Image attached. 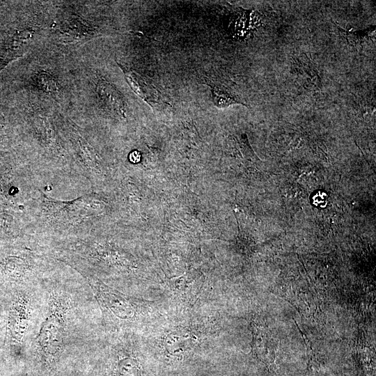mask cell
<instances>
[{"label":"cell","instance_id":"cell-1","mask_svg":"<svg viewBox=\"0 0 376 376\" xmlns=\"http://www.w3.org/2000/svg\"><path fill=\"white\" fill-rule=\"evenodd\" d=\"M47 316L43 322L38 337L40 352L49 363L58 358L61 350L66 318L70 308V299L64 292L51 295Z\"/></svg>","mask_w":376,"mask_h":376},{"label":"cell","instance_id":"cell-2","mask_svg":"<svg viewBox=\"0 0 376 376\" xmlns=\"http://www.w3.org/2000/svg\"><path fill=\"white\" fill-rule=\"evenodd\" d=\"M8 300L4 347L13 352L22 344L31 318V306L29 296L23 291H12Z\"/></svg>","mask_w":376,"mask_h":376},{"label":"cell","instance_id":"cell-3","mask_svg":"<svg viewBox=\"0 0 376 376\" xmlns=\"http://www.w3.org/2000/svg\"><path fill=\"white\" fill-rule=\"evenodd\" d=\"M118 65L125 75L126 81L139 97L152 107L162 102L159 91L148 80L133 70Z\"/></svg>","mask_w":376,"mask_h":376},{"label":"cell","instance_id":"cell-4","mask_svg":"<svg viewBox=\"0 0 376 376\" xmlns=\"http://www.w3.org/2000/svg\"><path fill=\"white\" fill-rule=\"evenodd\" d=\"M195 338L186 330H176L167 335L164 340L166 350L173 356H182L194 345Z\"/></svg>","mask_w":376,"mask_h":376},{"label":"cell","instance_id":"cell-5","mask_svg":"<svg viewBox=\"0 0 376 376\" xmlns=\"http://www.w3.org/2000/svg\"><path fill=\"white\" fill-rule=\"evenodd\" d=\"M294 70L301 83L306 87L318 88L320 77L316 68L308 58H296Z\"/></svg>","mask_w":376,"mask_h":376},{"label":"cell","instance_id":"cell-6","mask_svg":"<svg viewBox=\"0 0 376 376\" xmlns=\"http://www.w3.org/2000/svg\"><path fill=\"white\" fill-rule=\"evenodd\" d=\"M211 88L213 101L217 107L224 108L233 104H242L246 106V104H244L238 97L233 95L226 89H224L217 86H212Z\"/></svg>","mask_w":376,"mask_h":376},{"label":"cell","instance_id":"cell-7","mask_svg":"<svg viewBox=\"0 0 376 376\" xmlns=\"http://www.w3.org/2000/svg\"><path fill=\"white\" fill-rule=\"evenodd\" d=\"M103 294L104 301L117 315L126 316L132 314V308L125 299L112 293L104 292Z\"/></svg>","mask_w":376,"mask_h":376},{"label":"cell","instance_id":"cell-8","mask_svg":"<svg viewBox=\"0 0 376 376\" xmlns=\"http://www.w3.org/2000/svg\"><path fill=\"white\" fill-rule=\"evenodd\" d=\"M342 36H343L346 41L352 46L361 45L366 40H368L374 31L373 29H365L361 31H352L350 30H343L338 27Z\"/></svg>","mask_w":376,"mask_h":376},{"label":"cell","instance_id":"cell-9","mask_svg":"<svg viewBox=\"0 0 376 376\" xmlns=\"http://www.w3.org/2000/svg\"><path fill=\"white\" fill-rule=\"evenodd\" d=\"M115 376H141L137 362L131 358H125L119 361Z\"/></svg>","mask_w":376,"mask_h":376},{"label":"cell","instance_id":"cell-10","mask_svg":"<svg viewBox=\"0 0 376 376\" xmlns=\"http://www.w3.org/2000/svg\"><path fill=\"white\" fill-rule=\"evenodd\" d=\"M6 304L3 299L0 298V347H4L5 343L6 324V314L5 315V312L6 311V308H5Z\"/></svg>","mask_w":376,"mask_h":376},{"label":"cell","instance_id":"cell-11","mask_svg":"<svg viewBox=\"0 0 376 376\" xmlns=\"http://www.w3.org/2000/svg\"><path fill=\"white\" fill-rule=\"evenodd\" d=\"M324 195V194H323L322 195L320 194H317L315 195V196L313 198L314 199V203H318L320 204L321 203H322L324 201H325V199H322V196Z\"/></svg>","mask_w":376,"mask_h":376}]
</instances>
